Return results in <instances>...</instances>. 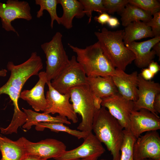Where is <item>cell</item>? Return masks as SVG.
<instances>
[{"label":"cell","mask_w":160,"mask_h":160,"mask_svg":"<svg viewBox=\"0 0 160 160\" xmlns=\"http://www.w3.org/2000/svg\"><path fill=\"white\" fill-rule=\"evenodd\" d=\"M70 101L74 111L81 118L77 127L80 131L87 133L92 132V126L97 109L95 106L94 95L87 84L71 88L70 91Z\"/></svg>","instance_id":"obj_5"},{"label":"cell","mask_w":160,"mask_h":160,"mask_svg":"<svg viewBox=\"0 0 160 160\" xmlns=\"http://www.w3.org/2000/svg\"><path fill=\"white\" fill-rule=\"evenodd\" d=\"M35 125L36 129L37 131H43L45 128H47L56 132H61L67 133L78 139H84L89 133L79 130L72 129L64 124L60 123L39 122L36 124Z\"/></svg>","instance_id":"obj_25"},{"label":"cell","mask_w":160,"mask_h":160,"mask_svg":"<svg viewBox=\"0 0 160 160\" xmlns=\"http://www.w3.org/2000/svg\"><path fill=\"white\" fill-rule=\"evenodd\" d=\"M62 37L61 33L57 32L50 41L41 46L46 56L45 72L48 81L54 79L69 60L63 45Z\"/></svg>","instance_id":"obj_6"},{"label":"cell","mask_w":160,"mask_h":160,"mask_svg":"<svg viewBox=\"0 0 160 160\" xmlns=\"http://www.w3.org/2000/svg\"><path fill=\"white\" fill-rule=\"evenodd\" d=\"M153 15L151 20L146 23L151 28L154 37H160V11Z\"/></svg>","instance_id":"obj_31"},{"label":"cell","mask_w":160,"mask_h":160,"mask_svg":"<svg viewBox=\"0 0 160 160\" xmlns=\"http://www.w3.org/2000/svg\"><path fill=\"white\" fill-rule=\"evenodd\" d=\"M38 76L39 79L35 85L30 90L22 92L20 98L26 101L35 111L44 112L47 106L44 89L48 81L45 71L40 72Z\"/></svg>","instance_id":"obj_17"},{"label":"cell","mask_w":160,"mask_h":160,"mask_svg":"<svg viewBox=\"0 0 160 160\" xmlns=\"http://www.w3.org/2000/svg\"><path fill=\"white\" fill-rule=\"evenodd\" d=\"M76 55V60L87 77L113 76L117 74V69L111 64L103 54L97 41L81 48L68 44Z\"/></svg>","instance_id":"obj_4"},{"label":"cell","mask_w":160,"mask_h":160,"mask_svg":"<svg viewBox=\"0 0 160 160\" xmlns=\"http://www.w3.org/2000/svg\"><path fill=\"white\" fill-rule=\"evenodd\" d=\"M124 138L120 150V160H134L133 146L136 138L129 129H124Z\"/></svg>","instance_id":"obj_27"},{"label":"cell","mask_w":160,"mask_h":160,"mask_svg":"<svg viewBox=\"0 0 160 160\" xmlns=\"http://www.w3.org/2000/svg\"><path fill=\"white\" fill-rule=\"evenodd\" d=\"M124 129L118 121L105 107L96 110L92 131L104 143L113 157L112 160H120V150L124 138Z\"/></svg>","instance_id":"obj_2"},{"label":"cell","mask_w":160,"mask_h":160,"mask_svg":"<svg viewBox=\"0 0 160 160\" xmlns=\"http://www.w3.org/2000/svg\"><path fill=\"white\" fill-rule=\"evenodd\" d=\"M159 93L160 84L159 83L151 80L145 81L138 74V98L134 102V110L144 108L156 113L153 108V103L156 96Z\"/></svg>","instance_id":"obj_15"},{"label":"cell","mask_w":160,"mask_h":160,"mask_svg":"<svg viewBox=\"0 0 160 160\" xmlns=\"http://www.w3.org/2000/svg\"><path fill=\"white\" fill-rule=\"evenodd\" d=\"M107 23L109 26L112 28H114L120 25L118 19L116 17H110Z\"/></svg>","instance_id":"obj_36"},{"label":"cell","mask_w":160,"mask_h":160,"mask_svg":"<svg viewBox=\"0 0 160 160\" xmlns=\"http://www.w3.org/2000/svg\"><path fill=\"white\" fill-rule=\"evenodd\" d=\"M117 75L112 76L119 93L124 98L135 102L138 98V75L137 71L127 74L118 69Z\"/></svg>","instance_id":"obj_16"},{"label":"cell","mask_w":160,"mask_h":160,"mask_svg":"<svg viewBox=\"0 0 160 160\" xmlns=\"http://www.w3.org/2000/svg\"><path fill=\"white\" fill-rule=\"evenodd\" d=\"M83 143L79 146L66 151L55 160H73L93 157H99L105 151L102 143L92 132L84 139Z\"/></svg>","instance_id":"obj_13"},{"label":"cell","mask_w":160,"mask_h":160,"mask_svg":"<svg viewBox=\"0 0 160 160\" xmlns=\"http://www.w3.org/2000/svg\"><path fill=\"white\" fill-rule=\"evenodd\" d=\"M79 1L83 6L85 15L89 17L88 23L91 21L92 14L93 11L100 14L106 12L103 4V0H79Z\"/></svg>","instance_id":"obj_28"},{"label":"cell","mask_w":160,"mask_h":160,"mask_svg":"<svg viewBox=\"0 0 160 160\" xmlns=\"http://www.w3.org/2000/svg\"><path fill=\"white\" fill-rule=\"evenodd\" d=\"M46 84L48 88L45 96L47 106L43 113H58L60 116L66 117L73 123H77L78 119L72 104L70 103V92L61 94L52 86L50 81H47Z\"/></svg>","instance_id":"obj_8"},{"label":"cell","mask_w":160,"mask_h":160,"mask_svg":"<svg viewBox=\"0 0 160 160\" xmlns=\"http://www.w3.org/2000/svg\"><path fill=\"white\" fill-rule=\"evenodd\" d=\"M140 74L143 78L146 81L151 80L155 75L148 68L142 69Z\"/></svg>","instance_id":"obj_33"},{"label":"cell","mask_w":160,"mask_h":160,"mask_svg":"<svg viewBox=\"0 0 160 160\" xmlns=\"http://www.w3.org/2000/svg\"><path fill=\"white\" fill-rule=\"evenodd\" d=\"M129 4L135 6L153 15L160 11V4L156 0H129Z\"/></svg>","instance_id":"obj_29"},{"label":"cell","mask_w":160,"mask_h":160,"mask_svg":"<svg viewBox=\"0 0 160 160\" xmlns=\"http://www.w3.org/2000/svg\"><path fill=\"white\" fill-rule=\"evenodd\" d=\"M58 2L61 5L63 11L60 17V24L67 29L72 28L74 17L81 18L85 15L83 6L79 0H58Z\"/></svg>","instance_id":"obj_20"},{"label":"cell","mask_w":160,"mask_h":160,"mask_svg":"<svg viewBox=\"0 0 160 160\" xmlns=\"http://www.w3.org/2000/svg\"><path fill=\"white\" fill-rule=\"evenodd\" d=\"M31 11L29 3L25 1L8 0L5 3L0 1V18L2 28L7 31H13L19 36L11 23L17 19L31 20L32 18Z\"/></svg>","instance_id":"obj_10"},{"label":"cell","mask_w":160,"mask_h":160,"mask_svg":"<svg viewBox=\"0 0 160 160\" xmlns=\"http://www.w3.org/2000/svg\"><path fill=\"white\" fill-rule=\"evenodd\" d=\"M100 160H107L106 159H100Z\"/></svg>","instance_id":"obj_42"},{"label":"cell","mask_w":160,"mask_h":160,"mask_svg":"<svg viewBox=\"0 0 160 160\" xmlns=\"http://www.w3.org/2000/svg\"><path fill=\"white\" fill-rule=\"evenodd\" d=\"M143 160H154L153 159H145Z\"/></svg>","instance_id":"obj_41"},{"label":"cell","mask_w":160,"mask_h":160,"mask_svg":"<svg viewBox=\"0 0 160 160\" xmlns=\"http://www.w3.org/2000/svg\"><path fill=\"white\" fill-rule=\"evenodd\" d=\"M103 4L108 14L115 12L121 13L127 4L129 0H103Z\"/></svg>","instance_id":"obj_30"},{"label":"cell","mask_w":160,"mask_h":160,"mask_svg":"<svg viewBox=\"0 0 160 160\" xmlns=\"http://www.w3.org/2000/svg\"><path fill=\"white\" fill-rule=\"evenodd\" d=\"M22 109L26 116V122L22 126L23 128L25 129H29L32 126L39 122L60 123L68 125L71 124L70 121L65 117L59 115L54 117L49 114L39 113L24 108Z\"/></svg>","instance_id":"obj_23"},{"label":"cell","mask_w":160,"mask_h":160,"mask_svg":"<svg viewBox=\"0 0 160 160\" xmlns=\"http://www.w3.org/2000/svg\"><path fill=\"white\" fill-rule=\"evenodd\" d=\"M160 41V37H154L142 42L134 41L125 46L135 55V58L134 61L137 67L143 68L148 66L153 60L156 53L151 49L154 45Z\"/></svg>","instance_id":"obj_18"},{"label":"cell","mask_w":160,"mask_h":160,"mask_svg":"<svg viewBox=\"0 0 160 160\" xmlns=\"http://www.w3.org/2000/svg\"><path fill=\"white\" fill-rule=\"evenodd\" d=\"M152 15L151 12L129 3L121 13V20L122 25L125 27L137 21L147 23L152 18Z\"/></svg>","instance_id":"obj_24"},{"label":"cell","mask_w":160,"mask_h":160,"mask_svg":"<svg viewBox=\"0 0 160 160\" xmlns=\"http://www.w3.org/2000/svg\"><path fill=\"white\" fill-rule=\"evenodd\" d=\"M17 140L23 147L26 155H34L46 160L54 159L66 151L65 145L55 139L47 138L34 143L22 137Z\"/></svg>","instance_id":"obj_9"},{"label":"cell","mask_w":160,"mask_h":160,"mask_svg":"<svg viewBox=\"0 0 160 160\" xmlns=\"http://www.w3.org/2000/svg\"><path fill=\"white\" fill-rule=\"evenodd\" d=\"M35 4L40 7L39 9L37 12L36 17L40 18L43 14V11L46 10L49 13L51 17L50 26L52 29L54 22L56 21L59 24H60V17L57 14V7L58 4V0H36Z\"/></svg>","instance_id":"obj_26"},{"label":"cell","mask_w":160,"mask_h":160,"mask_svg":"<svg viewBox=\"0 0 160 160\" xmlns=\"http://www.w3.org/2000/svg\"><path fill=\"white\" fill-rule=\"evenodd\" d=\"M98 157H93L85 158L76 159L73 160H98Z\"/></svg>","instance_id":"obj_40"},{"label":"cell","mask_w":160,"mask_h":160,"mask_svg":"<svg viewBox=\"0 0 160 160\" xmlns=\"http://www.w3.org/2000/svg\"><path fill=\"white\" fill-rule=\"evenodd\" d=\"M152 48L155 52L156 55L159 57V60H160V42H158Z\"/></svg>","instance_id":"obj_38"},{"label":"cell","mask_w":160,"mask_h":160,"mask_svg":"<svg viewBox=\"0 0 160 160\" xmlns=\"http://www.w3.org/2000/svg\"><path fill=\"white\" fill-rule=\"evenodd\" d=\"M87 76L75 56H72L67 65L51 81L52 86L62 94L69 92L76 87L87 84Z\"/></svg>","instance_id":"obj_7"},{"label":"cell","mask_w":160,"mask_h":160,"mask_svg":"<svg viewBox=\"0 0 160 160\" xmlns=\"http://www.w3.org/2000/svg\"><path fill=\"white\" fill-rule=\"evenodd\" d=\"M134 160H160V137L157 131L146 132L136 139L133 146Z\"/></svg>","instance_id":"obj_11"},{"label":"cell","mask_w":160,"mask_h":160,"mask_svg":"<svg viewBox=\"0 0 160 160\" xmlns=\"http://www.w3.org/2000/svg\"><path fill=\"white\" fill-rule=\"evenodd\" d=\"M7 70L5 69H2L0 70V77L6 76H7Z\"/></svg>","instance_id":"obj_39"},{"label":"cell","mask_w":160,"mask_h":160,"mask_svg":"<svg viewBox=\"0 0 160 160\" xmlns=\"http://www.w3.org/2000/svg\"><path fill=\"white\" fill-rule=\"evenodd\" d=\"M101 105L108 110L124 129H129L131 112L134 110V102L124 98L118 93L102 99Z\"/></svg>","instance_id":"obj_12"},{"label":"cell","mask_w":160,"mask_h":160,"mask_svg":"<svg viewBox=\"0 0 160 160\" xmlns=\"http://www.w3.org/2000/svg\"><path fill=\"white\" fill-rule=\"evenodd\" d=\"M104 54L115 68L125 71L134 61V54L125 46L123 41L124 30L111 31L105 28L95 32Z\"/></svg>","instance_id":"obj_3"},{"label":"cell","mask_w":160,"mask_h":160,"mask_svg":"<svg viewBox=\"0 0 160 160\" xmlns=\"http://www.w3.org/2000/svg\"><path fill=\"white\" fill-rule=\"evenodd\" d=\"M153 109L156 113H160V93L156 96L153 103Z\"/></svg>","instance_id":"obj_34"},{"label":"cell","mask_w":160,"mask_h":160,"mask_svg":"<svg viewBox=\"0 0 160 160\" xmlns=\"http://www.w3.org/2000/svg\"><path fill=\"white\" fill-rule=\"evenodd\" d=\"M160 129V118L157 114L144 108L132 112L128 129L136 139L144 132Z\"/></svg>","instance_id":"obj_14"},{"label":"cell","mask_w":160,"mask_h":160,"mask_svg":"<svg viewBox=\"0 0 160 160\" xmlns=\"http://www.w3.org/2000/svg\"><path fill=\"white\" fill-rule=\"evenodd\" d=\"M7 67L10 71V75L6 83L0 87V99L2 94L8 95L14 106L13 116L18 118L23 114L18 104L23 87L31 76L38 75L39 71L43 68V63L41 57L36 52H33L24 62L15 65L12 62L9 61Z\"/></svg>","instance_id":"obj_1"},{"label":"cell","mask_w":160,"mask_h":160,"mask_svg":"<svg viewBox=\"0 0 160 160\" xmlns=\"http://www.w3.org/2000/svg\"><path fill=\"white\" fill-rule=\"evenodd\" d=\"M87 81L94 95L102 99L119 93L111 76L87 77Z\"/></svg>","instance_id":"obj_19"},{"label":"cell","mask_w":160,"mask_h":160,"mask_svg":"<svg viewBox=\"0 0 160 160\" xmlns=\"http://www.w3.org/2000/svg\"><path fill=\"white\" fill-rule=\"evenodd\" d=\"M111 16L106 12L100 14L98 16L94 17V20L102 25L107 23Z\"/></svg>","instance_id":"obj_32"},{"label":"cell","mask_w":160,"mask_h":160,"mask_svg":"<svg viewBox=\"0 0 160 160\" xmlns=\"http://www.w3.org/2000/svg\"><path fill=\"white\" fill-rule=\"evenodd\" d=\"M0 160H22L26 155L22 145L17 140L13 141L0 136Z\"/></svg>","instance_id":"obj_22"},{"label":"cell","mask_w":160,"mask_h":160,"mask_svg":"<svg viewBox=\"0 0 160 160\" xmlns=\"http://www.w3.org/2000/svg\"><path fill=\"white\" fill-rule=\"evenodd\" d=\"M22 160H47L44 159L37 156L32 155H27L22 159Z\"/></svg>","instance_id":"obj_37"},{"label":"cell","mask_w":160,"mask_h":160,"mask_svg":"<svg viewBox=\"0 0 160 160\" xmlns=\"http://www.w3.org/2000/svg\"><path fill=\"white\" fill-rule=\"evenodd\" d=\"M124 30L123 41L125 45L135 40L154 37L151 28L146 23L140 21L131 23Z\"/></svg>","instance_id":"obj_21"},{"label":"cell","mask_w":160,"mask_h":160,"mask_svg":"<svg viewBox=\"0 0 160 160\" xmlns=\"http://www.w3.org/2000/svg\"><path fill=\"white\" fill-rule=\"evenodd\" d=\"M148 68L151 72L156 74L160 70V66L156 62L153 60L149 63L148 66Z\"/></svg>","instance_id":"obj_35"}]
</instances>
